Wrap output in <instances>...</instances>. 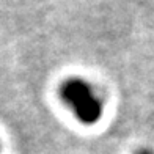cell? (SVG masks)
I'll use <instances>...</instances> for the list:
<instances>
[{"mask_svg":"<svg viewBox=\"0 0 154 154\" xmlns=\"http://www.w3.org/2000/svg\"><path fill=\"white\" fill-rule=\"evenodd\" d=\"M61 97L72 107L83 124H94L102 115V106L87 82L80 79L66 80L61 87Z\"/></svg>","mask_w":154,"mask_h":154,"instance_id":"6da1fadb","label":"cell"}]
</instances>
